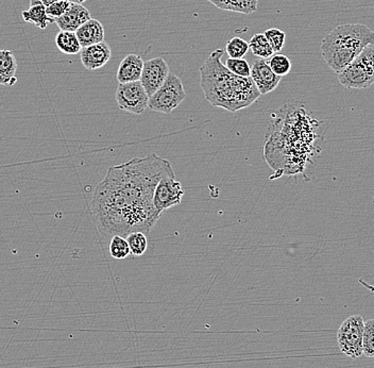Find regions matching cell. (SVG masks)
Masks as SVG:
<instances>
[{
    "label": "cell",
    "mask_w": 374,
    "mask_h": 368,
    "mask_svg": "<svg viewBox=\"0 0 374 368\" xmlns=\"http://www.w3.org/2000/svg\"><path fill=\"white\" fill-rule=\"evenodd\" d=\"M127 242H128L132 256H143L147 250L148 238L143 232H133V233L129 234L127 236Z\"/></svg>",
    "instance_id": "obj_22"
},
{
    "label": "cell",
    "mask_w": 374,
    "mask_h": 368,
    "mask_svg": "<svg viewBox=\"0 0 374 368\" xmlns=\"http://www.w3.org/2000/svg\"><path fill=\"white\" fill-rule=\"evenodd\" d=\"M169 74V67L162 57H152L144 62L143 73L139 82L149 97L163 86Z\"/></svg>",
    "instance_id": "obj_10"
},
{
    "label": "cell",
    "mask_w": 374,
    "mask_h": 368,
    "mask_svg": "<svg viewBox=\"0 0 374 368\" xmlns=\"http://www.w3.org/2000/svg\"><path fill=\"white\" fill-rule=\"evenodd\" d=\"M249 49H250L249 42L238 36L232 38L226 45V53H228L229 57H234V59H242L248 53Z\"/></svg>",
    "instance_id": "obj_24"
},
{
    "label": "cell",
    "mask_w": 374,
    "mask_h": 368,
    "mask_svg": "<svg viewBox=\"0 0 374 368\" xmlns=\"http://www.w3.org/2000/svg\"><path fill=\"white\" fill-rule=\"evenodd\" d=\"M22 16L25 22L34 24L39 28L43 29V30L46 29L50 22H55L53 18L47 15L46 7L43 6L42 4L30 5L28 10L22 12Z\"/></svg>",
    "instance_id": "obj_17"
},
{
    "label": "cell",
    "mask_w": 374,
    "mask_h": 368,
    "mask_svg": "<svg viewBox=\"0 0 374 368\" xmlns=\"http://www.w3.org/2000/svg\"><path fill=\"white\" fill-rule=\"evenodd\" d=\"M18 61L9 49H0V86H13L18 82L16 77Z\"/></svg>",
    "instance_id": "obj_16"
},
{
    "label": "cell",
    "mask_w": 374,
    "mask_h": 368,
    "mask_svg": "<svg viewBox=\"0 0 374 368\" xmlns=\"http://www.w3.org/2000/svg\"><path fill=\"white\" fill-rule=\"evenodd\" d=\"M69 6H71V3L69 0H60V1L46 7L47 15L55 20V18L63 15L69 10Z\"/></svg>",
    "instance_id": "obj_28"
},
{
    "label": "cell",
    "mask_w": 374,
    "mask_h": 368,
    "mask_svg": "<svg viewBox=\"0 0 374 368\" xmlns=\"http://www.w3.org/2000/svg\"><path fill=\"white\" fill-rule=\"evenodd\" d=\"M166 177H174L172 163L155 154L109 168L92 198L100 229L110 236H148L161 217L154 207V190Z\"/></svg>",
    "instance_id": "obj_1"
},
{
    "label": "cell",
    "mask_w": 374,
    "mask_h": 368,
    "mask_svg": "<svg viewBox=\"0 0 374 368\" xmlns=\"http://www.w3.org/2000/svg\"><path fill=\"white\" fill-rule=\"evenodd\" d=\"M338 80L348 90H363L374 84V45L366 47L352 63L340 71Z\"/></svg>",
    "instance_id": "obj_5"
},
{
    "label": "cell",
    "mask_w": 374,
    "mask_h": 368,
    "mask_svg": "<svg viewBox=\"0 0 374 368\" xmlns=\"http://www.w3.org/2000/svg\"><path fill=\"white\" fill-rule=\"evenodd\" d=\"M112 49L106 42L98 43L92 46L82 48L80 51L82 65L88 71H96L102 69L110 61Z\"/></svg>",
    "instance_id": "obj_12"
},
{
    "label": "cell",
    "mask_w": 374,
    "mask_h": 368,
    "mask_svg": "<svg viewBox=\"0 0 374 368\" xmlns=\"http://www.w3.org/2000/svg\"><path fill=\"white\" fill-rule=\"evenodd\" d=\"M90 18V11L84 6L71 3L69 10L63 15L55 18V22L60 32H76Z\"/></svg>",
    "instance_id": "obj_13"
},
{
    "label": "cell",
    "mask_w": 374,
    "mask_h": 368,
    "mask_svg": "<svg viewBox=\"0 0 374 368\" xmlns=\"http://www.w3.org/2000/svg\"><path fill=\"white\" fill-rule=\"evenodd\" d=\"M249 48L258 59H269L275 55L264 34H256L249 41Z\"/></svg>",
    "instance_id": "obj_19"
},
{
    "label": "cell",
    "mask_w": 374,
    "mask_h": 368,
    "mask_svg": "<svg viewBox=\"0 0 374 368\" xmlns=\"http://www.w3.org/2000/svg\"><path fill=\"white\" fill-rule=\"evenodd\" d=\"M225 65L231 73L240 76V77L249 78L251 74V67L249 65L248 61H246L244 57L242 59L228 57Z\"/></svg>",
    "instance_id": "obj_25"
},
{
    "label": "cell",
    "mask_w": 374,
    "mask_h": 368,
    "mask_svg": "<svg viewBox=\"0 0 374 368\" xmlns=\"http://www.w3.org/2000/svg\"><path fill=\"white\" fill-rule=\"evenodd\" d=\"M69 1L71 4H78V5H82V4L85 3L86 0H69Z\"/></svg>",
    "instance_id": "obj_31"
},
{
    "label": "cell",
    "mask_w": 374,
    "mask_h": 368,
    "mask_svg": "<svg viewBox=\"0 0 374 368\" xmlns=\"http://www.w3.org/2000/svg\"><path fill=\"white\" fill-rule=\"evenodd\" d=\"M144 69V60L141 55L130 53L125 57L117 71V81L119 83H130L141 80Z\"/></svg>",
    "instance_id": "obj_14"
},
{
    "label": "cell",
    "mask_w": 374,
    "mask_h": 368,
    "mask_svg": "<svg viewBox=\"0 0 374 368\" xmlns=\"http://www.w3.org/2000/svg\"><path fill=\"white\" fill-rule=\"evenodd\" d=\"M60 0H31L30 5H34V4H42L45 7H48V6L53 5V4L57 3Z\"/></svg>",
    "instance_id": "obj_30"
},
{
    "label": "cell",
    "mask_w": 374,
    "mask_h": 368,
    "mask_svg": "<svg viewBox=\"0 0 374 368\" xmlns=\"http://www.w3.org/2000/svg\"><path fill=\"white\" fill-rule=\"evenodd\" d=\"M318 121L306 113L303 107H287L273 118L271 130L265 142V159L275 175H293L302 172L306 164L319 151Z\"/></svg>",
    "instance_id": "obj_2"
},
{
    "label": "cell",
    "mask_w": 374,
    "mask_h": 368,
    "mask_svg": "<svg viewBox=\"0 0 374 368\" xmlns=\"http://www.w3.org/2000/svg\"><path fill=\"white\" fill-rule=\"evenodd\" d=\"M250 78L256 84L261 95H266L279 86L282 78L275 75L269 67L268 59L254 60L251 67Z\"/></svg>",
    "instance_id": "obj_11"
},
{
    "label": "cell",
    "mask_w": 374,
    "mask_h": 368,
    "mask_svg": "<svg viewBox=\"0 0 374 368\" xmlns=\"http://www.w3.org/2000/svg\"><path fill=\"white\" fill-rule=\"evenodd\" d=\"M55 45L61 53L65 55H77L82 47L78 41L76 32H59L55 36Z\"/></svg>",
    "instance_id": "obj_18"
},
{
    "label": "cell",
    "mask_w": 374,
    "mask_h": 368,
    "mask_svg": "<svg viewBox=\"0 0 374 368\" xmlns=\"http://www.w3.org/2000/svg\"><path fill=\"white\" fill-rule=\"evenodd\" d=\"M365 322L359 315L347 318L337 332V343L339 349L351 359H357L363 355V336Z\"/></svg>",
    "instance_id": "obj_7"
},
{
    "label": "cell",
    "mask_w": 374,
    "mask_h": 368,
    "mask_svg": "<svg viewBox=\"0 0 374 368\" xmlns=\"http://www.w3.org/2000/svg\"><path fill=\"white\" fill-rule=\"evenodd\" d=\"M223 55V48L216 49L201 65V88L212 106L237 112L252 106L262 95L251 78L234 75L226 67Z\"/></svg>",
    "instance_id": "obj_3"
},
{
    "label": "cell",
    "mask_w": 374,
    "mask_h": 368,
    "mask_svg": "<svg viewBox=\"0 0 374 368\" xmlns=\"http://www.w3.org/2000/svg\"><path fill=\"white\" fill-rule=\"evenodd\" d=\"M115 98L120 110L135 115L144 114L149 102V96L139 81L119 83Z\"/></svg>",
    "instance_id": "obj_8"
},
{
    "label": "cell",
    "mask_w": 374,
    "mask_h": 368,
    "mask_svg": "<svg viewBox=\"0 0 374 368\" xmlns=\"http://www.w3.org/2000/svg\"><path fill=\"white\" fill-rule=\"evenodd\" d=\"M209 3H211L212 5L215 6L216 8H218V9L223 10V11H226V7H227V1L228 0H207Z\"/></svg>",
    "instance_id": "obj_29"
},
{
    "label": "cell",
    "mask_w": 374,
    "mask_h": 368,
    "mask_svg": "<svg viewBox=\"0 0 374 368\" xmlns=\"http://www.w3.org/2000/svg\"><path fill=\"white\" fill-rule=\"evenodd\" d=\"M265 36L268 40L273 53H279V51L284 48L285 41H286V34L281 29L270 28L267 29L264 32Z\"/></svg>",
    "instance_id": "obj_26"
},
{
    "label": "cell",
    "mask_w": 374,
    "mask_h": 368,
    "mask_svg": "<svg viewBox=\"0 0 374 368\" xmlns=\"http://www.w3.org/2000/svg\"><path fill=\"white\" fill-rule=\"evenodd\" d=\"M109 252H110L111 257L115 260H125L131 254L127 238L120 236H112L110 246H109Z\"/></svg>",
    "instance_id": "obj_20"
},
{
    "label": "cell",
    "mask_w": 374,
    "mask_h": 368,
    "mask_svg": "<svg viewBox=\"0 0 374 368\" xmlns=\"http://www.w3.org/2000/svg\"><path fill=\"white\" fill-rule=\"evenodd\" d=\"M258 0H228L226 11L252 14L258 11Z\"/></svg>",
    "instance_id": "obj_23"
},
{
    "label": "cell",
    "mask_w": 374,
    "mask_h": 368,
    "mask_svg": "<svg viewBox=\"0 0 374 368\" xmlns=\"http://www.w3.org/2000/svg\"><path fill=\"white\" fill-rule=\"evenodd\" d=\"M269 67L273 73L279 77L289 75L291 71V61L287 55L282 53H275L268 59Z\"/></svg>",
    "instance_id": "obj_21"
},
{
    "label": "cell",
    "mask_w": 374,
    "mask_h": 368,
    "mask_svg": "<svg viewBox=\"0 0 374 368\" xmlns=\"http://www.w3.org/2000/svg\"><path fill=\"white\" fill-rule=\"evenodd\" d=\"M369 45L374 32L363 24L340 25L322 40L320 53L331 69L338 75Z\"/></svg>",
    "instance_id": "obj_4"
},
{
    "label": "cell",
    "mask_w": 374,
    "mask_h": 368,
    "mask_svg": "<svg viewBox=\"0 0 374 368\" xmlns=\"http://www.w3.org/2000/svg\"><path fill=\"white\" fill-rule=\"evenodd\" d=\"M363 355L374 357V320L365 322L363 336Z\"/></svg>",
    "instance_id": "obj_27"
},
{
    "label": "cell",
    "mask_w": 374,
    "mask_h": 368,
    "mask_svg": "<svg viewBox=\"0 0 374 368\" xmlns=\"http://www.w3.org/2000/svg\"><path fill=\"white\" fill-rule=\"evenodd\" d=\"M182 184L176 180V177L161 179L155 186L153 194V205L158 213L180 205L184 196Z\"/></svg>",
    "instance_id": "obj_9"
},
{
    "label": "cell",
    "mask_w": 374,
    "mask_h": 368,
    "mask_svg": "<svg viewBox=\"0 0 374 368\" xmlns=\"http://www.w3.org/2000/svg\"><path fill=\"white\" fill-rule=\"evenodd\" d=\"M82 48L98 44L104 41V28L99 20L90 18L76 32Z\"/></svg>",
    "instance_id": "obj_15"
},
{
    "label": "cell",
    "mask_w": 374,
    "mask_h": 368,
    "mask_svg": "<svg viewBox=\"0 0 374 368\" xmlns=\"http://www.w3.org/2000/svg\"><path fill=\"white\" fill-rule=\"evenodd\" d=\"M185 97L186 92L182 80L176 74L170 73L163 86L153 95L150 96L148 108L155 112L170 114L182 104Z\"/></svg>",
    "instance_id": "obj_6"
}]
</instances>
